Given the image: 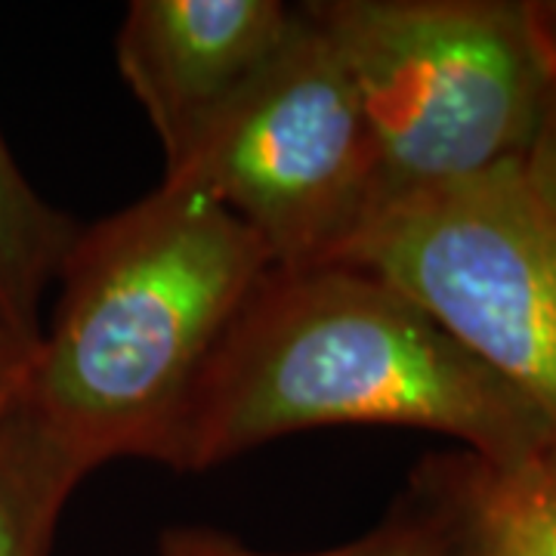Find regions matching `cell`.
Instances as JSON below:
<instances>
[{
	"instance_id": "obj_4",
	"label": "cell",
	"mask_w": 556,
	"mask_h": 556,
	"mask_svg": "<svg viewBox=\"0 0 556 556\" xmlns=\"http://www.w3.org/2000/svg\"><path fill=\"white\" fill-rule=\"evenodd\" d=\"M331 263L412 300L556 427V211L522 159L378 201Z\"/></svg>"
},
{
	"instance_id": "obj_2",
	"label": "cell",
	"mask_w": 556,
	"mask_h": 556,
	"mask_svg": "<svg viewBox=\"0 0 556 556\" xmlns=\"http://www.w3.org/2000/svg\"><path fill=\"white\" fill-rule=\"evenodd\" d=\"M273 266L219 201L164 179L80 226L16 405L87 473L121 457L164 464L204 365Z\"/></svg>"
},
{
	"instance_id": "obj_8",
	"label": "cell",
	"mask_w": 556,
	"mask_h": 556,
	"mask_svg": "<svg viewBox=\"0 0 556 556\" xmlns=\"http://www.w3.org/2000/svg\"><path fill=\"white\" fill-rule=\"evenodd\" d=\"M80 226L40 199L0 134V316L35 353L40 300L56 281Z\"/></svg>"
},
{
	"instance_id": "obj_10",
	"label": "cell",
	"mask_w": 556,
	"mask_h": 556,
	"mask_svg": "<svg viewBox=\"0 0 556 556\" xmlns=\"http://www.w3.org/2000/svg\"><path fill=\"white\" fill-rule=\"evenodd\" d=\"M155 556H278L251 551L239 538L201 529V526H179L167 529L155 544ZM300 556H455L452 544L442 532L437 519L430 517L415 501H408L405 510H396L383 526L368 532L358 541H350L343 547H331L321 554Z\"/></svg>"
},
{
	"instance_id": "obj_13",
	"label": "cell",
	"mask_w": 556,
	"mask_h": 556,
	"mask_svg": "<svg viewBox=\"0 0 556 556\" xmlns=\"http://www.w3.org/2000/svg\"><path fill=\"white\" fill-rule=\"evenodd\" d=\"M532 7V20H535L538 40L544 47V56L551 62V72L556 68V0H535Z\"/></svg>"
},
{
	"instance_id": "obj_9",
	"label": "cell",
	"mask_w": 556,
	"mask_h": 556,
	"mask_svg": "<svg viewBox=\"0 0 556 556\" xmlns=\"http://www.w3.org/2000/svg\"><path fill=\"white\" fill-rule=\"evenodd\" d=\"M90 477L22 405L0 415V556H50L72 492Z\"/></svg>"
},
{
	"instance_id": "obj_6",
	"label": "cell",
	"mask_w": 556,
	"mask_h": 556,
	"mask_svg": "<svg viewBox=\"0 0 556 556\" xmlns=\"http://www.w3.org/2000/svg\"><path fill=\"white\" fill-rule=\"evenodd\" d=\"M300 10L281 0H134L115 40L118 72L164 149V174L291 43Z\"/></svg>"
},
{
	"instance_id": "obj_7",
	"label": "cell",
	"mask_w": 556,
	"mask_h": 556,
	"mask_svg": "<svg viewBox=\"0 0 556 556\" xmlns=\"http://www.w3.org/2000/svg\"><path fill=\"white\" fill-rule=\"evenodd\" d=\"M412 501L442 526L455 556H556V445L514 467L470 452L430 460Z\"/></svg>"
},
{
	"instance_id": "obj_5",
	"label": "cell",
	"mask_w": 556,
	"mask_h": 556,
	"mask_svg": "<svg viewBox=\"0 0 556 556\" xmlns=\"http://www.w3.org/2000/svg\"><path fill=\"white\" fill-rule=\"evenodd\" d=\"M298 10V31L278 60L164 174L239 217L278 269L331 263L378 201V161L356 87Z\"/></svg>"
},
{
	"instance_id": "obj_11",
	"label": "cell",
	"mask_w": 556,
	"mask_h": 556,
	"mask_svg": "<svg viewBox=\"0 0 556 556\" xmlns=\"http://www.w3.org/2000/svg\"><path fill=\"white\" fill-rule=\"evenodd\" d=\"M526 174L535 182V189L547 199V204L556 211V68L551 72L547 80V93H544V105L538 115L535 137L529 142L526 155Z\"/></svg>"
},
{
	"instance_id": "obj_3",
	"label": "cell",
	"mask_w": 556,
	"mask_h": 556,
	"mask_svg": "<svg viewBox=\"0 0 556 556\" xmlns=\"http://www.w3.org/2000/svg\"><path fill=\"white\" fill-rule=\"evenodd\" d=\"M303 13L356 87L378 201L526 155L551 80L529 3L316 0Z\"/></svg>"
},
{
	"instance_id": "obj_1",
	"label": "cell",
	"mask_w": 556,
	"mask_h": 556,
	"mask_svg": "<svg viewBox=\"0 0 556 556\" xmlns=\"http://www.w3.org/2000/svg\"><path fill=\"white\" fill-rule=\"evenodd\" d=\"M460 439L514 467L556 445L526 393L390 285L353 266L278 269L244 303L182 408L164 464L195 473L316 427Z\"/></svg>"
},
{
	"instance_id": "obj_12",
	"label": "cell",
	"mask_w": 556,
	"mask_h": 556,
	"mask_svg": "<svg viewBox=\"0 0 556 556\" xmlns=\"http://www.w3.org/2000/svg\"><path fill=\"white\" fill-rule=\"evenodd\" d=\"M28 358H31V350L10 331V325L0 316V415L20 396Z\"/></svg>"
}]
</instances>
